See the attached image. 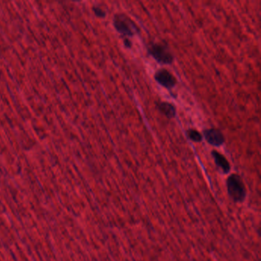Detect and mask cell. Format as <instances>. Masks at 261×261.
I'll return each instance as SVG.
<instances>
[{
  "label": "cell",
  "mask_w": 261,
  "mask_h": 261,
  "mask_svg": "<svg viewBox=\"0 0 261 261\" xmlns=\"http://www.w3.org/2000/svg\"><path fill=\"white\" fill-rule=\"evenodd\" d=\"M113 25L123 37H132L140 32V28L125 13H117L113 17Z\"/></svg>",
  "instance_id": "obj_1"
},
{
  "label": "cell",
  "mask_w": 261,
  "mask_h": 261,
  "mask_svg": "<svg viewBox=\"0 0 261 261\" xmlns=\"http://www.w3.org/2000/svg\"><path fill=\"white\" fill-rule=\"evenodd\" d=\"M147 51L149 55L162 65H171L175 59L166 43H152L149 46Z\"/></svg>",
  "instance_id": "obj_2"
},
{
  "label": "cell",
  "mask_w": 261,
  "mask_h": 261,
  "mask_svg": "<svg viewBox=\"0 0 261 261\" xmlns=\"http://www.w3.org/2000/svg\"><path fill=\"white\" fill-rule=\"evenodd\" d=\"M228 190L231 198L235 201H243L245 197L246 191L244 184L240 175L233 174L228 178Z\"/></svg>",
  "instance_id": "obj_3"
},
{
  "label": "cell",
  "mask_w": 261,
  "mask_h": 261,
  "mask_svg": "<svg viewBox=\"0 0 261 261\" xmlns=\"http://www.w3.org/2000/svg\"><path fill=\"white\" fill-rule=\"evenodd\" d=\"M154 78L159 85L168 90H171L173 87H175L177 84L176 78L166 69L162 68L158 70L155 72Z\"/></svg>",
  "instance_id": "obj_4"
},
{
  "label": "cell",
  "mask_w": 261,
  "mask_h": 261,
  "mask_svg": "<svg viewBox=\"0 0 261 261\" xmlns=\"http://www.w3.org/2000/svg\"><path fill=\"white\" fill-rule=\"evenodd\" d=\"M204 136L206 141L214 147H221L225 142V137L222 132L216 128L205 130H204Z\"/></svg>",
  "instance_id": "obj_5"
},
{
  "label": "cell",
  "mask_w": 261,
  "mask_h": 261,
  "mask_svg": "<svg viewBox=\"0 0 261 261\" xmlns=\"http://www.w3.org/2000/svg\"><path fill=\"white\" fill-rule=\"evenodd\" d=\"M212 155L213 156L216 164L218 167L220 168L224 173H229L231 170V166L228 159L221 152H218L216 150H213L212 152Z\"/></svg>",
  "instance_id": "obj_6"
},
{
  "label": "cell",
  "mask_w": 261,
  "mask_h": 261,
  "mask_svg": "<svg viewBox=\"0 0 261 261\" xmlns=\"http://www.w3.org/2000/svg\"><path fill=\"white\" fill-rule=\"evenodd\" d=\"M157 109L159 111L164 115L165 117L169 119L175 118L176 116V108L171 103L160 102L158 103Z\"/></svg>",
  "instance_id": "obj_7"
},
{
  "label": "cell",
  "mask_w": 261,
  "mask_h": 261,
  "mask_svg": "<svg viewBox=\"0 0 261 261\" xmlns=\"http://www.w3.org/2000/svg\"><path fill=\"white\" fill-rule=\"evenodd\" d=\"M186 135H187V137L189 138V140L195 142V143H201L202 141V135L198 130H188L186 131Z\"/></svg>",
  "instance_id": "obj_8"
},
{
  "label": "cell",
  "mask_w": 261,
  "mask_h": 261,
  "mask_svg": "<svg viewBox=\"0 0 261 261\" xmlns=\"http://www.w3.org/2000/svg\"><path fill=\"white\" fill-rule=\"evenodd\" d=\"M95 13L100 17H104V16H106V13L104 11L101 9H97V8H96Z\"/></svg>",
  "instance_id": "obj_9"
},
{
  "label": "cell",
  "mask_w": 261,
  "mask_h": 261,
  "mask_svg": "<svg viewBox=\"0 0 261 261\" xmlns=\"http://www.w3.org/2000/svg\"><path fill=\"white\" fill-rule=\"evenodd\" d=\"M124 44H125L126 47L128 48L132 47V43H131V42L129 40V39H124Z\"/></svg>",
  "instance_id": "obj_10"
}]
</instances>
